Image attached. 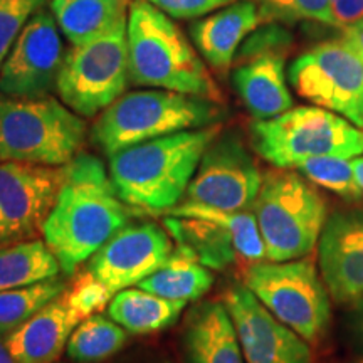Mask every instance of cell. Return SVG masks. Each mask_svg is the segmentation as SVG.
<instances>
[{"instance_id": "cell-1", "label": "cell", "mask_w": 363, "mask_h": 363, "mask_svg": "<svg viewBox=\"0 0 363 363\" xmlns=\"http://www.w3.org/2000/svg\"><path fill=\"white\" fill-rule=\"evenodd\" d=\"M130 211L103 162L79 153L65 165V179L40 235L61 271L71 276L128 224Z\"/></svg>"}, {"instance_id": "cell-2", "label": "cell", "mask_w": 363, "mask_h": 363, "mask_svg": "<svg viewBox=\"0 0 363 363\" xmlns=\"http://www.w3.org/2000/svg\"><path fill=\"white\" fill-rule=\"evenodd\" d=\"M222 123L179 131L110 155L108 174L118 195L140 214L170 212L184 201L203 153Z\"/></svg>"}, {"instance_id": "cell-3", "label": "cell", "mask_w": 363, "mask_h": 363, "mask_svg": "<svg viewBox=\"0 0 363 363\" xmlns=\"http://www.w3.org/2000/svg\"><path fill=\"white\" fill-rule=\"evenodd\" d=\"M126 38L130 81L135 86L224 101L206 62L180 27L147 0L131 2Z\"/></svg>"}, {"instance_id": "cell-4", "label": "cell", "mask_w": 363, "mask_h": 363, "mask_svg": "<svg viewBox=\"0 0 363 363\" xmlns=\"http://www.w3.org/2000/svg\"><path fill=\"white\" fill-rule=\"evenodd\" d=\"M225 116L222 103L169 89L131 91L96 118L91 140L108 157L135 145L219 125Z\"/></svg>"}, {"instance_id": "cell-5", "label": "cell", "mask_w": 363, "mask_h": 363, "mask_svg": "<svg viewBox=\"0 0 363 363\" xmlns=\"http://www.w3.org/2000/svg\"><path fill=\"white\" fill-rule=\"evenodd\" d=\"M88 136L83 116L52 96H0V160L65 167Z\"/></svg>"}, {"instance_id": "cell-6", "label": "cell", "mask_w": 363, "mask_h": 363, "mask_svg": "<svg viewBox=\"0 0 363 363\" xmlns=\"http://www.w3.org/2000/svg\"><path fill=\"white\" fill-rule=\"evenodd\" d=\"M251 211L264 242L266 259L274 262L306 257L328 220L321 194L310 180L288 169L266 172Z\"/></svg>"}, {"instance_id": "cell-7", "label": "cell", "mask_w": 363, "mask_h": 363, "mask_svg": "<svg viewBox=\"0 0 363 363\" xmlns=\"http://www.w3.org/2000/svg\"><path fill=\"white\" fill-rule=\"evenodd\" d=\"M252 148L276 169H296L315 157L363 155V128L320 106H299L249 128Z\"/></svg>"}, {"instance_id": "cell-8", "label": "cell", "mask_w": 363, "mask_h": 363, "mask_svg": "<svg viewBox=\"0 0 363 363\" xmlns=\"http://www.w3.org/2000/svg\"><path fill=\"white\" fill-rule=\"evenodd\" d=\"M242 284L305 342H323L331 323V296L315 262L303 257L254 262L244 272Z\"/></svg>"}, {"instance_id": "cell-9", "label": "cell", "mask_w": 363, "mask_h": 363, "mask_svg": "<svg viewBox=\"0 0 363 363\" xmlns=\"http://www.w3.org/2000/svg\"><path fill=\"white\" fill-rule=\"evenodd\" d=\"M126 22L128 17L98 38L71 45L66 52L56 91L79 116H96L125 94L130 83Z\"/></svg>"}, {"instance_id": "cell-10", "label": "cell", "mask_w": 363, "mask_h": 363, "mask_svg": "<svg viewBox=\"0 0 363 363\" xmlns=\"http://www.w3.org/2000/svg\"><path fill=\"white\" fill-rule=\"evenodd\" d=\"M163 227L177 244L187 246L212 271L233 266L238 257L259 262L266 249L252 211H220L203 206H179L167 212Z\"/></svg>"}, {"instance_id": "cell-11", "label": "cell", "mask_w": 363, "mask_h": 363, "mask_svg": "<svg viewBox=\"0 0 363 363\" xmlns=\"http://www.w3.org/2000/svg\"><path fill=\"white\" fill-rule=\"evenodd\" d=\"M288 81L298 96L363 128V61L340 39L299 54Z\"/></svg>"}, {"instance_id": "cell-12", "label": "cell", "mask_w": 363, "mask_h": 363, "mask_svg": "<svg viewBox=\"0 0 363 363\" xmlns=\"http://www.w3.org/2000/svg\"><path fill=\"white\" fill-rule=\"evenodd\" d=\"M264 174L235 131H220L208 145L190 182L185 206L214 207L220 211H251Z\"/></svg>"}, {"instance_id": "cell-13", "label": "cell", "mask_w": 363, "mask_h": 363, "mask_svg": "<svg viewBox=\"0 0 363 363\" xmlns=\"http://www.w3.org/2000/svg\"><path fill=\"white\" fill-rule=\"evenodd\" d=\"M65 179V167L0 160V247L38 239Z\"/></svg>"}, {"instance_id": "cell-14", "label": "cell", "mask_w": 363, "mask_h": 363, "mask_svg": "<svg viewBox=\"0 0 363 363\" xmlns=\"http://www.w3.org/2000/svg\"><path fill=\"white\" fill-rule=\"evenodd\" d=\"M65 45L52 13L40 9L30 17L0 67V94L44 98L56 89Z\"/></svg>"}, {"instance_id": "cell-15", "label": "cell", "mask_w": 363, "mask_h": 363, "mask_svg": "<svg viewBox=\"0 0 363 363\" xmlns=\"http://www.w3.org/2000/svg\"><path fill=\"white\" fill-rule=\"evenodd\" d=\"M174 242L169 230L155 222L126 224L91 257L88 269L116 294L160 269L174 251Z\"/></svg>"}, {"instance_id": "cell-16", "label": "cell", "mask_w": 363, "mask_h": 363, "mask_svg": "<svg viewBox=\"0 0 363 363\" xmlns=\"http://www.w3.org/2000/svg\"><path fill=\"white\" fill-rule=\"evenodd\" d=\"M246 363H313L310 343L274 318L244 284L224 294Z\"/></svg>"}, {"instance_id": "cell-17", "label": "cell", "mask_w": 363, "mask_h": 363, "mask_svg": "<svg viewBox=\"0 0 363 363\" xmlns=\"http://www.w3.org/2000/svg\"><path fill=\"white\" fill-rule=\"evenodd\" d=\"M320 269L331 299L353 305L363 296V211L330 216L318 240Z\"/></svg>"}, {"instance_id": "cell-18", "label": "cell", "mask_w": 363, "mask_h": 363, "mask_svg": "<svg viewBox=\"0 0 363 363\" xmlns=\"http://www.w3.org/2000/svg\"><path fill=\"white\" fill-rule=\"evenodd\" d=\"M286 52L269 49L235 54L234 89L256 120L274 118L293 108L286 79Z\"/></svg>"}, {"instance_id": "cell-19", "label": "cell", "mask_w": 363, "mask_h": 363, "mask_svg": "<svg viewBox=\"0 0 363 363\" xmlns=\"http://www.w3.org/2000/svg\"><path fill=\"white\" fill-rule=\"evenodd\" d=\"M84 316L66 301L65 293L6 337L16 363H56L72 331Z\"/></svg>"}, {"instance_id": "cell-20", "label": "cell", "mask_w": 363, "mask_h": 363, "mask_svg": "<svg viewBox=\"0 0 363 363\" xmlns=\"http://www.w3.org/2000/svg\"><path fill=\"white\" fill-rule=\"evenodd\" d=\"M180 345L185 363H246L224 301L194 306L185 316Z\"/></svg>"}, {"instance_id": "cell-21", "label": "cell", "mask_w": 363, "mask_h": 363, "mask_svg": "<svg viewBox=\"0 0 363 363\" xmlns=\"http://www.w3.org/2000/svg\"><path fill=\"white\" fill-rule=\"evenodd\" d=\"M262 24L266 22L259 7L251 0H240L194 22L190 35L203 61L216 71L224 72L233 66L244 39Z\"/></svg>"}, {"instance_id": "cell-22", "label": "cell", "mask_w": 363, "mask_h": 363, "mask_svg": "<svg viewBox=\"0 0 363 363\" xmlns=\"http://www.w3.org/2000/svg\"><path fill=\"white\" fill-rule=\"evenodd\" d=\"M212 284V269L199 261L192 249L177 244L165 264L138 286L157 296L190 303L201 299Z\"/></svg>"}, {"instance_id": "cell-23", "label": "cell", "mask_w": 363, "mask_h": 363, "mask_svg": "<svg viewBox=\"0 0 363 363\" xmlns=\"http://www.w3.org/2000/svg\"><path fill=\"white\" fill-rule=\"evenodd\" d=\"M187 303L167 299L145 289H123L108 305V315L128 333L150 335L174 326Z\"/></svg>"}, {"instance_id": "cell-24", "label": "cell", "mask_w": 363, "mask_h": 363, "mask_svg": "<svg viewBox=\"0 0 363 363\" xmlns=\"http://www.w3.org/2000/svg\"><path fill=\"white\" fill-rule=\"evenodd\" d=\"M130 0H51V12L72 45L98 38L128 17Z\"/></svg>"}, {"instance_id": "cell-25", "label": "cell", "mask_w": 363, "mask_h": 363, "mask_svg": "<svg viewBox=\"0 0 363 363\" xmlns=\"http://www.w3.org/2000/svg\"><path fill=\"white\" fill-rule=\"evenodd\" d=\"M61 266L43 239L0 247V291L57 278Z\"/></svg>"}, {"instance_id": "cell-26", "label": "cell", "mask_w": 363, "mask_h": 363, "mask_svg": "<svg viewBox=\"0 0 363 363\" xmlns=\"http://www.w3.org/2000/svg\"><path fill=\"white\" fill-rule=\"evenodd\" d=\"M128 331L111 318L91 315L72 331L66 353L76 363H99L116 355L126 345Z\"/></svg>"}, {"instance_id": "cell-27", "label": "cell", "mask_w": 363, "mask_h": 363, "mask_svg": "<svg viewBox=\"0 0 363 363\" xmlns=\"http://www.w3.org/2000/svg\"><path fill=\"white\" fill-rule=\"evenodd\" d=\"M66 288V281L57 276L38 284L0 291V333L7 337L45 305L61 296Z\"/></svg>"}, {"instance_id": "cell-28", "label": "cell", "mask_w": 363, "mask_h": 363, "mask_svg": "<svg viewBox=\"0 0 363 363\" xmlns=\"http://www.w3.org/2000/svg\"><path fill=\"white\" fill-rule=\"evenodd\" d=\"M352 160L340 157H315L301 162L296 169L318 187L330 190L343 201L357 202L363 199V189L358 184Z\"/></svg>"}, {"instance_id": "cell-29", "label": "cell", "mask_w": 363, "mask_h": 363, "mask_svg": "<svg viewBox=\"0 0 363 363\" xmlns=\"http://www.w3.org/2000/svg\"><path fill=\"white\" fill-rule=\"evenodd\" d=\"M259 7L264 22L316 21L331 26V0H251Z\"/></svg>"}, {"instance_id": "cell-30", "label": "cell", "mask_w": 363, "mask_h": 363, "mask_svg": "<svg viewBox=\"0 0 363 363\" xmlns=\"http://www.w3.org/2000/svg\"><path fill=\"white\" fill-rule=\"evenodd\" d=\"M48 0H0V67L30 17Z\"/></svg>"}, {"instance_id": "cell-31", "label": "cell", "mask_w": 363, "mask_h": 363, "mask_svg": "<svg viewBox=\"0 0 363 363\" xmlns=\"http://www.w3.org/2000/svg\"><path fill=\"white\" fill-rule=\"evenodd\" d=\"M113 296L115 294L89 269L76 276L72 284L67 286L65 291L66 301L84 318L101 313L110 305Z\"/></svg>"}, {"instance_id": "cell-32", "label": "cell", "mask_w": 363, "mask_h": 363, "mask_svg": "<svg viewBox=\"0 0 363 363\" xmlns=\"http://www.w3.org/2000/svg\"><path fill=\"white\" fill-rule=\"evenodd\" d=\"M158 11L172 17V19H197L208 12L222 9L234 0H147Z\"/></svg>"}, {"instance_id": "cell-33", "label": "cell", "mask_w": 363, "mask_h": 363, "mask_svg": "<svg viewBox=\"0 0 363 363\" xmlns=\"http://www.w3.org/2000/svg\"><path fill=\"white\" fill-rule=\"evenodd\" d=\"M363 19V0H331V26L345 27Z\"/></svg>"}, {"instance_id": "cell-34", "label": "cell", "mask_w": 363, "mask_h": 363, "mask_svg": "<svg viewBox=\"0 0 363 363\" xmlns=\"http://www.w3.org/2000/svg\"><path fill=\"white\" fill-rule=\"evenodd\" d=\"M348 328H350L352 342L355 348L363 355V296L357 299L352 305V315L348 321Z\"/></svg>"}, {"instance_id": "cell-35", "label": "cell", "mask_w": 363, "mask_h": 363, "mask_svg": "<svg viewBox=\"0 0 363 363\" xmlns=\"http://www.w3.org/2000/svg\"><path fill=\"white\" fill-rule=\"evenodd\" d=\"M340 40H342L347 48H350L363 61V19L355 22V24L345 27L342 30V38H340Z\"/></svg>"}, {"instance_id": "cell-36", "label": "cell", "mask_w": 363, "mask_h": 363, "mask_svg": "<svg viewBox=\"0 0 363 363\" xmlns=\"http://www.w3.org/2000/svg\"><path fill=\"white\" fill-rule=\"evenodd\" d=\"M0 363H16L13 357L9 352L7 343H6V335L0 333Z\"/></svg>"}, {"instance_id": "cell-37", "label": "cell", "mask_w": 363, "mask_h": 363, "mask_svg": "<svg viewBox=\"0 0 363 363\" xmlns=\"http://www.w3.org/2000/svg\"><path fill=\"white\" fill-rule=\"evenodd\" d=\"M352 162H353V170H355L358 184H360V187L363 189V155L353 158Z\"/></svg>"}, {"instance_id": "cell-38", "label": "cell", "mask_w": 363, "mask_h": 363, "mask_svg": "<svg viewBox=\"0 0 363 363\" xmlns=\"http://www.w3.org/2000/svg\"><path fill=\"white\" fill-rule=\"evenodd\" d=\"M155 363H174V362H170V360H160V362H155Z\"/></svg>"}, {"instance_id": "cell-39", "label": "cell", "mask_w": 363, "mask_h": 363, "mask_svg": "<svg viewBox=\"0 0 363 363\" xmlns=\"http://www.w3.org/2000/svg\"><path fill=\"white\" fill-rule=\"evenodd\" d=\"M352 363H363V357L358 358V360H355V362H352Z\"/></svg>"}]
</instances>
